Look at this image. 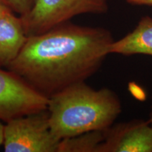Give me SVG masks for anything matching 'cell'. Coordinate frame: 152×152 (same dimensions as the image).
Wrapping results in <instances>:
<instances>
[{
	"label": "cell",
	"instance_id": "6da1fadb",
	"mask_svg": "<svg viewBox=\"0 0 152 152\" xmlns=\"http://www.w3.org/2000/svg\"><path fill=\"white\" fill-rule=\"evenodd\" d=\"M113 42L111 32L106 28L68 21L28 36L7 68L49 98L94 75L110 54Z\"/></svg>",
	"mask_w": 152,
	"mask_h": 152
},
{
	"label": "cell",
	"instance_id": "7a4b0ae2",
	"mask_svg": "<svg viewBox=\"0 0 152 152\" xmlns=\"http://www.w3.org/2000/svg\"><path fill=\"white\" fill-rule=\"evenodd\" d=\"M51 130L60 140L92 131L106 130L122 112L118 94L108 87L94 90L85 82L49 98Z\"/></svg>",
	"mask_w": 152,
	"mask_h": 152
},
{
	"label": "cell",
	"instance_id": "3957f363",
	"mask_svg": "<svg viewBox=\"0 0 152 152\" xmlns=\"http://www.w3.org/2000/svg\"><path fill=\"white\" fill-rule=\"evenodd\" d=\"M61 140L51 130L48 109L17 117L6 122V152H59Z\"/></svg>",
	"mask_w": 152,
	"mask_h": 152
},
{
	"label": "cell",
	"instance_id": "277c9868",
	"mask_svg": "<svg viewBox=\"0 0 152 152\" xmlns=\"http://www.w3.org/2000/svg\"><path fill=\"white\" fill-rule=\"evenodd\" d=\"M107 0H35L29 12L20 16L26 35H39L76 16L104 14Z\"/></svg>",
	"mask_w": 152,
	"mask_h": 152
},
{
	"label": "cell",
	"instance_id": "5b68a950",
	"mask_svg": "<svg viewBox=\"0 0 152 152\" xmlns=\"http://www.w3.org/2000/svg\"><path fill=\"white\" fill-rule=\"evenodd\" d=\"M49 98L39 94L19 76L0 68V120L15 118L47 109Z\"/></svg>",
	"mask_w": 152,
	"mask_h": 152
},
{
	"label": "cell",
	"instance_id": "8992f818",
	"mask_svg": "<svg viewBox=\"0 0 152 152\" xmlns=\"http://www.w3.org/2000/svg\"><path fill=\"white\" fill-rule=\"evenodd\" d=\"M98 152H152V125L134 119L113 124L104 130Z\"/></svg>",
	"mask_w": 152,
	"mask_h": 152
},
{
	"label": "cell",
	"instance_id": "52a82bcc",
	"mask_svg": "<svg viewBox=\"0 0 152 152\" xmlns=\"http://www.w3.org/2000/svg\"><path fill=\"white\" fill-rule=\"evenodd\" d=\"M28 36L20 16L11 12L0 18V68H7L18 56Z\"/></svg>",
	"mask_w": 152,
	"mask_h": 152
},
{
	"label": "cell",
	"instance_id": "ba28073f",
	"mask_svg": "<svg viewBox=\"0 0 152 152\" xmlns=\"http://www.w3.org/2000/svg\"><path fill=\"white\" fill-rule=\"evenodd\" d=\"M110 54L123 56L147 55L152 56V17H142L136 27L118 40L111 44Z\"/></svg>",
	"mask_w": 152,
	"mask_h": 152
},
{
	"label": "cell",
	"instance_id": "9c48e42d",
	"mask_svg": "<svg viewBox=\"0 0 152 152\" xmlns=\"http://www.w3.org/2000/svg\"><path fill=\"white\" fill-rule=\"evenodd\" d=\"M104 139V130L92 131L61 140L59 152H98Z\"/></svg>",
	"mask_w": 152,
	"mask_h": 152
},
{
	"label": "cell",
	"instance_id": "30bf717a",
	"mask_svg": "<svg viewBox=\"0 0 152 152\" xmlns=\"http://www.w3.org/2000/svg\"><path fill=\"white\" fill-rule=\"evenodd\" d=\"M0 1L9 7L13 12L22 16L29 12L35 0H0Z\"/></svg>",
	"mask_w": 152,
	"mask_h": 152
},
{
	"label": "cell",
	"instance_id": "8fae6325",
	"mask_svg": "<svg viewBox=\"0 0 152 152\" xmlns=\"http://www.w3.org/2000/svg\"><path fill=\"white\" fill-rule=\"evenodd\" d=\"M125 1L132 5L152 7V0H125Z\"/></svg>",
	"mask_w": 152,
	"mask_h": 152
},
{
	"label": "cell",
	"instance_id": "7c38bea8",
	"mask_svg": "<svg viewBox=\"0 0 152 152\" xmlns=\"http://www.w3.org/2000/svg\"><path fill=\"white\" fill-rule=\"evenodd\" d=\"M11 12H13V11H11L9 7H7V6L4 4L1 1H0V18Z\"/></svg>",
	"mask_w": 152,
	"mask_h": 152
},
{
	"label": "cell",
	"instance_id": "4fadbf2b",
	"mask_svg": "<svg viewBox=\"0 0 152 152\" xmlns=\"http://www.w3.org/2000/svg\"><path fill=\"white\" fill-rule=\"evenodd\" d=\"M4 125L1 123L0 120V147L3 145L4 142Z\"/></svg>",
	"mask_w": 152,
	"mask_h": 152
},
{
	"label": "cell",
	"instance_id": "5bb4252c",
	"mask_svg": "<svg viewBox=\"0 0 152 152\" xmlns=\"http://www.w3.org/2000/svg\"><path fill=\"white\" fill-rule=\"evenodd\" d=\"M149 121V122L151 123V125H152V107H151V112H150V113H149V119H148Z\"/></svg>",
	"mask_w": 152,
	"mask_h": 152
}]
</instances>
